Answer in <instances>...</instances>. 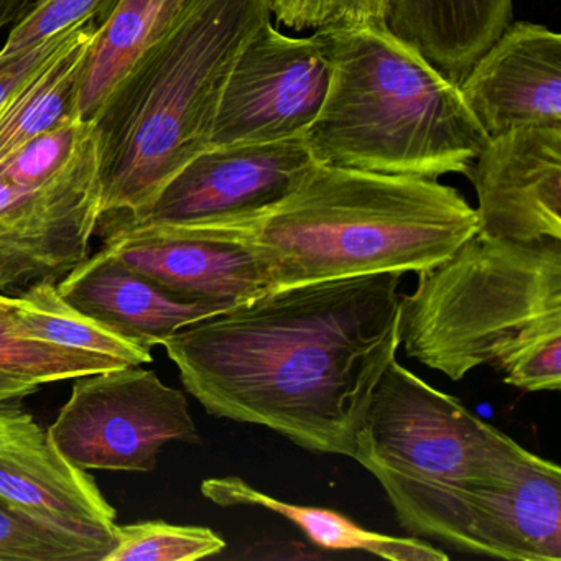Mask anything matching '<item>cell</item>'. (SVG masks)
Returning <instances> with one entry per match:
<instances>
[{"instance_id": "obj_3", "label": "cell", "mask_w": 561, "mask_h": 561, "mask_svg": "<svg viewBox=\"0 0 561 561\" xmlns=\"http://www.w3.org/2000/svg\"><path fill=\"white\" fill-rule=\"evenodd\" d=\"M271 19L268 0H190L169 34L116 84L91 119L100 219L146 211L211 147L229 73Z\"/></svg>"}, {"instance_id": "obj_10", "label": "cell", "mask_w": 561, "mask_h": 561, "mask_svg": "<svg viewBox=\"0 0 561 561\" xmlns=\"http://www.w3.org/2000/svg\"><path fill=\"white\" fill-rule=\"evenodd\" d=\"M320 165L307 137L209 147L146 211L119 216L137 225H199L252 215L280 202Z\"/></svg>"}, {"instance_id": "obj_20", "label": "cell", "mask_w": 561, "mask_h": 561, "mask_svg": "<svg viewBox=\"0 0 561 561\" xmlns=\"http://www.w3.org/2000/svg\"><path fill=\"white\" fill-rule=\"evenodd\" d=\"M121 366L126 364L114 357L67 350L25 336L15 327L11 297L0 294V373L42 386Z\"/></svg>"}, {"instance_id": "obj_4", "label": "cell", "mask_w": 561, "mask_h": 561, "mask_svg": "<svg viewBox=\"0 0 561 561\" xmlns=\"http://www.w3.org/2000/svg\"><path fill=\"white\" fill-rule=\"evenodd\" d=\"M402 295L407 356L461 380L481 366L527 392L561 389V241L476 232Z\"/></svg>"}, {"instance_id": "obj_23", "label": "cell", "mask_w": 561, "mask_h": 561, "mask_svg": "<svg viewBox=\"0 0 561 561\" xmlns=\"http://www.w3.org/2000/svg\"><path fill=\"white\" fill-rule=\"evenodd\" d=\"M101 560L96 548L42 524L0 497V561Z\"/></svg>"}, {"instance_id": "obj_6", "label": "cell", "mask_w": 561, "mask_h": 561, "mask_svg": "<svg viewBox=\"0 0 561 561\" xmlns=\"http://www.w3.org/2000/svg\"><path fill=\"white\" fill-rule=\"evenodd\" d=\"M534 455L396 359L374 390L354 459L412 537L439 541L466 505Z\"/></svg>"}, {"instance_id": "obj_27", "label": "cell", "mask_w": 561, "mask_h": 561, "mask_svg": "<svg viewBox=\"0 0 561 561\" xmlns=\"http://www.w3.org/2000/svg\"><path fill=\"white\" fill-rule=\"evenodd\" d=\"M38 383L0 373V403L19 402L37 392Z\"/></svg>"}, {"instance_id": "obj_1", "label": "cell", "mask_w": 561, "mask_h": 561, "mask_svg": "<svg viewBox=\"0 0 561 561\" xmlns=\"http://www.w3.org/2000/svg\"><path fill=\"white\" fill-rule=\"evenodd\" d=\"M400 278L274 288L188 324L162 346L211 415L354 459L374 390L402 346Z\"/></svg>"}, {"instance_id": "obj_13", "label": "cell", "mask_w": 561, "mask_h": 561, "mask_svg": "<svg viewBox=\"0 0 561 561\" xmlns=\"http://www.w3.org/2000/svg\"><path fill=\"white\" fill-rule=\"evenodd\" d=\"M103 248L188 300L228 305L272 290L261 262L239 242L196 225H137L104 216Z\"/></svg>"}, {"instance_id": "obj_2", "label": "cell", "mask_w": 561, "mask_h": 561, "mask_svg": "<svg viewBox=\"0 0 561 561\" xmlns=\"http://www.w3.org/2000/svg\"><path fill=\"white\" fill-rule=\"evenodd\" d=\"M196 226L249 249L272 290L420 274L479 231L476 209L438 180L323 163L262 211Z\"/></svg>"}, {"instance_id": "obj_16", "label": "cell", "mask_w": 561, "mask_h": 561, "mask_svg": "<svg viewBox=\"0 0 561 561\" xmlns=\"http://www.w3.org/2000/svg\"><path fill=\"white\" fill-rule=\"evenodd\" d=\"M202 492L221 507L249 505L274 512L297 525L314 545L324 550L363 551L390 561H446L449 558L446 551L433 547L423 538L392 537L367 530L340 512L278 501L236 476L206 479Z\"/></svg>"}, {"instance_id": "obj_9", "label": "cell", "mask_w": 561, "mask_h": 561, "mask_svg": "<svg viewBox=\"0 0 561 561\" xmlns=\"http://www.w3.org/2000/svg\"><path fill=\"white\" fill-rule=\"evenodd\" d=\"M94 133L73 165L42 190L0 179V294L45 278L60 280L90 255L100 225Z\"/></svg>"}, {"instance_id": "obj_24", "label": "cell", "mask_w": 561, "mask_h": 561, "mask_svg": "<svg viewBox=\"0 0 561 561\" xmlns=\"http://www.w3.org/2000/svg\"><path fill=\"white\" fill-rule=\"evenodd\" d=\"M117 0H38L31 12L12 27L0 60L38 47L44 42L68 31L81 22L103 24Z\"/></svg>"}, {"instance_id": "obj_26", "label": "cell", "mask_w": 561, "mask_h": 561, "mask_svg": "<svg viewBox=\"0 0 561 561\" xmlns=\"http://www.w3.org/2000/svg\"><path fill=\"white\" fill-rule=\"evenodd\" d=\"M81 24H84V22H81ZM81 24L75 25L67 34L44 42L38 47L22 51L15 57L0 60V110L5 106V103L11 100L12 94L22 84L27 83L34 75H37L47 65V61H50L65 47V44L70 41L71 35Z\"/></svg>"}, {"instance_id": "obj_12", "label": "cell", "mask_w": 561, "mask_h": 561, "mask_svg": "<svg viewBox=\"0 0 561 561\" xmlns=\"http://www.w3.org/2000/svg\"><path fill=\"white\" fill-rule=\"evenodd\" d=\"M465 175L474 186L481 234L561 241V124L489 137Z\"/></svg>"}, {"instance_id": "obj_14", "label": "cell", "mask_w": 561, "mask_h": 561, "mask_svg": "<svg viewBox=\"0 0 561 561\" xmlns=\"http://www.w3.org/2000/svg\"><path fill=\"white\" fill-rule=\"evenodd\" d=\"M458 87L489 137L561 124V35L545 25L511 22Z\"/></svg>"}, {"instance_id": "obj_11", "label": "cell", "mask_w": 561, "mask_h": 561, "mask_svg": "<svg viewBox=\"0 0 561 561\" xmlns=\"http://www.w3.org/2000/svg\"><path fill=\"white\" fill-rule=\"evenodd\" d=\"M0 403V497L106 557L116 511L96 481L71 465L31 413ZM101 560V561H103Z\"/></svg>"}, {"instance_id": "obj_18", "label": "cell", "mask_w": 561, "mask_h": 561, "mask_svg": "<svg viewBox=\"0 0 561 561\" xmlns=\"http://www.w3.org/2000/svg\"><path fill=\"white\" fill-rule=\"evenodd\" d=\"M98 24L84 22L37 75L0 110V162L28 140L78 116L81 83Z\"/></svg>"}, {"instance_id": "obj_8", "label": "cell", "mask_w": 561, "mask_h": 561, "mask_svg": "<svg viewBox=\"0 0 561 561\" xmlns=\"http://www.w3.org/2000/svg\"><path fill=\"white\" fill-rule=\"evenodd\" d=\"M331 78L327 38L282 34L265 22L248 42L222 91L211 147L305 136Z\"/></svg>"}, {"instance_id": "obj_21", "label": "cell", "mask_w": 561, "mask_h": 561, "mask_svg": "<svg viewBox=\"0 0 561 561\" xmlns=\"http://www.w3.org/2000/svg\"><path fill=\"white\" fill-rule=\"evenodd\" d=\"M225 548V538L211 528L149 520L116 525L113 547L103 561H193Z\"/></svg>"}, {"instance_id": "obj_22", "label": "cell", "mask_w": 561, "mask_h": 561, "mask_svg": "<svg viewBox=\"0 0 561 561\" xmlns=\"http://www.w3.org/2000/svg\"><path fill=\"white\" fill-rule=\"evenodd\" d=\"M93 133V124L70 117L28 140L0 162V179L22 190H42L73 165Z\"/></svg>"}, {"instance_id": "obj_5", "label": "cell", "mask_w": 561, "mask_h": 561, "mask_svg": "<svg viewBox=\"0 0 561 561\" xmlns=\"http://www.w3.org/2000/svg\"><path fill=\"white\" fill-rule=\"evenodd\" d=\"M320 31L330 87L305 134L318 162L432 180L468 172L489 136L458 83L387 25Z\"/></svg>"}, {"instance_id": "obj_7", "label": "cell", "mask_w": 561, "mask_h": 561, "mask_svg": "<svg viewBox=\"0 0 561 561\" xmlns=\"http://www.w3.org/2000/svg\"><path fill=\"white\" fill-rule=\"evenodd\" d=\"M48 436L84 471L150 472L169 443L202 442L185 393L139 366L78 377Z\"/></svg>"}, {"instance_id": "obj_15", "label": "cell", "mask_w": 561, "mask_h": 561, "mask_svg": "<svg viewBox=\"0 0 561 561\" xmlns=\"http://www.w3.org/2000/svg\"><path fill=\"white\" fill-rule=\"evenodd\" d=\"M57 288L77 310L146 351L188 324L231 308L179 297L107 248L71 268Z\"/></svg>"}, {"instance_id": "obj_28", "label": "cell", "mask_w": 561, "mask_h": 561, "mask_svg": "<svg viewBox=\"0 0 561 561\" xmlns=\"http://www.w3.org/2000/svg\"><path fill=\"white\" fill-rule=\"evenodd\" d=\"M37 2L38 0H0V31L19 24Z\"/></svg>"}, {"instance_id": "obj_17", "label": "cell", "mask_w": 561, "mask_h": 561, "mask_svg": "<svg viewBox=\"0 0 561 561\" xmlns=\"http://www.w3.org/2000/svg\"><path fill=\"white\" fill-rule=\"evenodd\" d=\"M190 0H117L91 44L78 100V116L91 123L130 68L159 44Z\"/></svg>"}, {"instance_id": "obj_25", "label": "cell", "mask_w": 561, "mask_h": 561, "mask_svg": "<svg viewBox=\"0 0 561 561\" xmlns=\"http://www.w3.org/2000/svg\"><path fill=\"white\" fill-rule=\"evenodd\" d=\"M389 0H268L272 18L294 31L383 24Z\"/></svg>"}, {"instance_id": "obj_19", "label": "cell", "mask_w": 561, "mask_h": 561, "mask_svg": "<svg viewBox=\"0 0 561 561\" xmlns=\"http://www.w3.org/2000/svg\"><path fill=\"white\" fill-rule=\"evenodd\" d=\"M58 280L45 278L11 297L15 327L25 336L67 350L114 357L126 366L152 360V351L142 350L68 304L57 288Z\"/></svg>"}]
</instances>
